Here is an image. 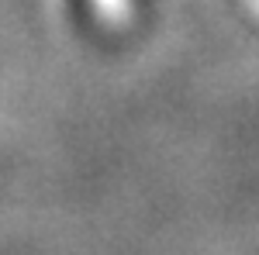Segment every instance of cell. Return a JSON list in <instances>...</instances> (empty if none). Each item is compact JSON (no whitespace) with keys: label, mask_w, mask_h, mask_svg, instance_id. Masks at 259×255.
Here are the masks:
<instances>
[{"label":"cell","mask_w":259,"mask_h":255,"mask_svg":"<svg viewBox=\"0 0 259 255\" xmlns=\"http://www.w3.org/2000/svg\"><path fill=\"white\" fill-rule=\"evenodd\" d=\"M69 4L87 21V28L118 31V28H128V21L139 18L149 0H69Z\"/></svg>","instance_id":"1"}]
</instances>
